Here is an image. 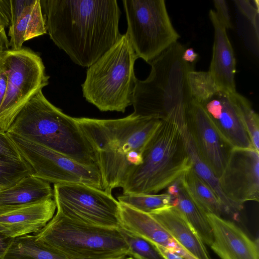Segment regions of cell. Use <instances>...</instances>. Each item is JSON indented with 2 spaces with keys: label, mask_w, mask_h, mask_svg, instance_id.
Masks as SVG:
<instances>
[{
  "label": "cell",
  "mask_w": 259,
  "mask_h": 259,
  "mask_svg": "<svg viewBox=\"0 0 259 259\" xmlns=\"http://www.w3.org/2000/svg\"><path fill=\"white\" fill-rule=\"evenodd\" d=\"M47 32L76 64L89 67L121 38L116 0H43Z\"/></svg>",
  "instance_id": "1"
},
{
  "label": "cell",
  "mask_w": 259,
  "mask_h": 259,
  "mask_svg": "<svg viewBox=\"0 0 259 259\" xmlns=\"http://www.w3.org/2000/svg\"><path fill=\"white\" fill-rule=\"evenodd\" d=\"M75 120L93 154L102 189L111 193L115 188H122L131 170L142 163L143 151L162 118L133 113L118 119Z\"/></svg>",
  "instance_id": "2"
},
{
  "label": "cell",
  "mask_w": 259,
  "mask_h": 259,
  "mask_svg": "<svg viewBox=\"0 0 259 259\" xmlns=\"http://www.w3.org/2000/svg\"><path fill=\"white\" fill-rule=\"evenodd\" d=\"M186 112L164 116L143 151L142 162L128 175L123 194H156L166 189L191 166L184 135Z\"/></svg>",
  "instance_id": "3"
},
{
  "label": "cell",
  "mask_w": 259,
  "mask_h": 259,
  "mask_svg": "<svg viewBox=\"0 0 259 259\" xmlns=\"http://www.w3.org/2000/svg\"><path fill=\"white\" fill-rule=\"evenodd\" d=\"M185 49L177 41L148 63L151 66L149 76L136 83L134 114L162 118L173 112L186 111L193 100L188 74L194 66L182 59Z\"/></svg>",
  "instance_id": "4"
},
{
  "label": "cell",
  "mask_w": 259,
  "mask_h": 259,
  "mask_svg": "<svg viewBox=\"0 0 259 259\" xmlns=\"http://www.w3.org/2000/svg\"><path fill=\"white\" fill-rule=\"evenodd\" d=\"M7 132L40 144L82 164L96 165L75 118L50 102L42 90L27 102Z\"/></svg>",
  "instance_id": "5"
},
{
  "label": "cell",
  "mask_w": 259,
  "mask_h": 259,
  "mask_svg": "<svg viewBox=\"0 0 259 259\" xmlns=\"http://www.w3.org/2000/svg\"><path fill=\"white\" fill-rule=\"evenodd\" d=\"M125 34L88 67L82 84L85 100L101 111L124 112L132 105L137 78L134 65L138 59Z\"/></svg>",
  "instance_id": "6"
},
{
  "label": "cell",
  "mask_w": 259,
  "mask_h": 259,
  "mask_svg": "<svg viewBox=\"0 0 259 259\" xmlns=\"http://www.w3.org/2000/svg\"><path fill=\"white\" fill-rule=\"evenodd\" d=\"M36 239L69 259H122L128 246L119 228L88 225L56 212Z\"/></svg>",
  "instance_id": "7"
},
{
  "label": "cell",
  "mask_w": 259,
  "mask_h": 259,
  "mask_svg": "<svg viewBox=\"0 0 259 259\" xmlns=\"http://www.w3.org/2000/svg\"><path fill=\"white\" fill-rule=\"evenodd\" d=\"M125 33L138 58L152 61L180 37L164 0H124Z\"/></svg>",
  "instance_id": "8"
},
{
  "label": "cell",
  "mask_w": 259,
  "mask_h": 259,
  "mask_svg": "<svg viewBox=\"0 0 259 259\" xmlns=\"http://www.w3.org/2000/svg\"><path fill=\"white\" fill-rule=\"evenodd\" d=\"M0 66L7 77L6 93L0 106V130L7 132L27 103L49 83V76L41 58L30 50L4 51Z\"/></svg>",
  "instance_id": "9"
},
{
  "label": "cell",
  "mask_w": 259,
  "mask_h": 259,
  "mask_svg": "<svg viewBox=\"0 0 259 259\" xmlns=\"http://www.w3.org/2000/svg\"><path fill=\"white\" fill-rule=\"evenodd\" d=\"M7 133L35 177L54 185L81 184L102 189L96 165L82 164L40 144Z\"/></svg>",
  "instance_id": "10"
},
{
  "label": "cell",
  "mask_w": 259,
  "mask_h": 259,
  "mask_svg": "<svg viewBox=\"0 0 259 259\" xmlns=\"http://www.w3.org/2000/svg\"><path fill=\"white\" fill-rule=\"evenodd\" d=\"M57 212L82 223L119 228L120 203L103 189L81 184H55Z\"/></svg>",
  "instance_id": "11"
},
{
  "label": "cell",
  "mask_w": 259,
  "mask_h": 259,
  "mask_svg": "<svg viewBox=\"0 0 259 259\" xmlns=\"http://www.w3.org/2000/svg\"><path fill=\"white\" fill-rule=\"evenodd\" d=\"M222 190L234 204L243 208L248 201H259V151L233 148L219 178Z\"/></svg>",
  "instance_id": "12"
},
{
  "label": "cell",
  "mask_w": 259,
  "mask_h": 259,
  "mask_svg": "<svg viewBox=\"0 0 259 259\" xmlns=\"http://www.w3.org/2000/svg\"><path fill=\"white\" fill-rule=\"evenodd\" d=\"M186 121L200 157L219 178L233 147L224 138L202 105L192 100Z\"/></svg>",
  "instance_id": "13"
},
{
  "label": "cell",
  "mask_w": 259,
  "mask_h": 259,
  "mask_svg": "<svg viewBox=\"0 0 259 259\" xmlns=\"http://www.w3.org/2000/svg\"><path fill=\"white\" fill-rule=\"evenodd\" d=\"M240 95L219 90L200 104L233 148H253L241 116Z\"/></svg>",
  "instance_id": "14"
},
{
  "label": "cell",
  "mask_w": 259,
  "mask_h": 259,
  "mask_svg": "<svg viewBox=\"0 0 259 259\" xmlns=\"http://www.w3.org/2000/svg\"><path fill=\"white\" fill-rule=\"evenodd\" d=\"M54 198L0 207V234L10 238L36 233L53 218Z\"/></svg>",
  "instance_id": "15"
},
{
  "label": "cell",
  "mask_w": 259,
  "mask_h": 259,
  "mask_svg": "<svg viewBox=\"0 0 259 259\" xmlns=\"http://www.w3.org/2000/svg\"><path fill=\"white\" fill-rule=\"evenodd\" d=\"M213 234L210 245L221 259H259L258 241L250 239L234 223L207 214Z\"/></svg>",
  "instance_id": "16"
},
{
  "label": "cell",
  "mask_w": 259,
  "mask_h": 259,
  "mask_svg": "<svg viewBox=\"0 0 259 259\" xmlns=\"http://www.w3.org/2000/svg\"><path fill=\"white\" fill-rule=\"evenodd\" d=\"M10 3L9 46L17 50L25 41L47 32L40 0H10Z\"/></svg>",
  "instance_id": "17"
},
{
  "label": "cell",
  "mask_w": 259,
  "mask_h": 259,
  "mask_svg": "<svg viewBox=\"0 0 259 259\" xmlns=\"http://www.w3.org/2000/svg\"><path fill=\"white\" fill-rule=\"evenodd\" d=\"M119 203L120 227L154 244L168 248L185 259H197L180 245L150 214L137 210L123 203Z\"/></svg>",
  "instance_id": "18"
},
{
  "label": "cell",
  "mask_w": 259,
  "mask_h": 259,
  "mask_svg": "<svg viewBox=\"0 0 259 259\" xmlns=\"http://www.w3.org/2000/svg\"><path fill=\"white\" fill-rule=\"evenodd\" d=\"M209 17L214 30L212 56L208 72L220 90L235 92L236 59L226 32L215 11L210 10Z\"/></svg>",
  "instance_id": "19"
},
{
  "label": "cell",
  "mask_w": 259,
  "mask_h": 259,
  "mask_svg": "<svg viewBox=\"0 0 259 259\" xmlns=\"http://www.w3.org/2000/svg\"><path fill=\"white\" fill-rule=\"evenodd\" d=\"M150 214L192 256L197 259H210L198 233L175 206L169 205Z\"/></svg>",
  "instance_id": "20"
},
{
  "label": "cell",
  "mask_w": 259,
  "mask_h": 259,
  "mask_svg": "<svg viewBox=\"0 0 259 259\" xmlns=\"http://www.w3.org/2000/svg\"><path fill=\"white\" fill-rule=\"evenodd\" d=\"M167 193L171 197V205L183 214L198 233L204 244L210 246L213 242L212 229L207 214L192 198L180 178L168 186Z\"/></svg>",
  "instance_id": "21"
},
{
  "label": "cell",
  "mask_w": 259,
  "mask_h": 259,
  "mask_svg": "<svg viewBox=\"0 0 259 259\" xmlns=\"http://www.w3.org/2000/svg\"><path fill=\"white\" fill-rule=\"evenodd\" d=\"M54 198L50 183L32 174L0 191V207L29 203Z\"/></svg>",
  "instance_id": "22"
},
{
  "label": "cell",
  "mask_w": 259,
  "mask_h": 259,
  "mask_svg": "<svg viewBox=\"0 0 259 259\" xmlns=\"http://www.w3.org/2000/svg\"><path fill=\"white\" fill-rule=\"evenodd\" d=\"M184 135L192 169L215 193L225 208L226 215L237 218L243 208L232 202L223 192L219 178L215 176L197 151L186 121L184 127Z\"/></svg>",
  "instance_id": "23"
},
{
  "label": "cell",
  "mask_w": 259,
  "mask_h": 259,
  "mask_svg": "<svg viewBox=\"0 0 259 259\" xmlns=\"http://www.w3.org/2000/svg\"><path fill=\"white\" fill-rule=\"evenodd\" d=\"M3 259L69 258L28 234L13 238Z\"/></svg>",
  "instance_id": "24"
},
{
  "label": "cell",
  "mask_w": 259,
  "mask_h": 259,
  "mask_svg": "<svg viewBox=\"0 0 259 259\" xmlns=\"http://www.w3.org/2000/svg\"><path fill=\"white\" fill-rule=\"evenodd\" d=\"M185 188L198 206L206 214L221 217L225 208L213 191L191 168L181 177Z\"/></svg>",
  "instance_id": "25"
},
{
  "label": "cell",
  "mask_w": 259,
  "mask_h": 259,
  "mask_svg": "<svg viewBox=\"0 0 259 259\" xmlns=\"http://www.w3.org/2000/svg\"><path fill=\"white\" fill-rule=\"evenodd\" d=\"M119 202L126 204L143 212L153 211L171 205V197L167 193L162 194H122L117 197Z\"/></svg>",
  "instance_id": "26"
},
{
  "label": "cell",
  "mask_w": 259,
  "mask_h": 259,
  "mask_svg": "<svg viewBox=\"0 0 259 259\" xmlns=\"http://www.w3.org/2000/svg\"><path fill=\"white\" fill-rule=\"evenodd\" d=\"M188 81L192 99L199 104L220 90L208 71H190Z\"/></svg>",
  "instance_id": "27"
},
{
  "label": "cell",
  "mask_w": 259,
  "mask_h": 259,
  "mask_svg": "<svg viewBox=\"0 0 259 259\" xmlns=\"http://www.w3.org/2000/svg\"><path fill=\"white\" fill-rule=\"evenodd\" d=\"M31 174V167L24 159L16 160L0 157V191Z\"/></svg>",
  "instance_id": "28"
},
{
  "label": "cell",
  "mask_w": 259,
  "mask_h": 259,
  "mask_svg": "<svg viewBox=\"0 0 259 259\" xmlns=\"http://www.w3.org/2000/svg\"><path fill=\"white\" fill-rule=\"evenodd\" d=\"M119 231L127 246V255L135 259H164L154 244L121 227Z\"/></svg>",
  "instance_id": "29"
},
{
  "label": "cell",
  "mask_w": 259,
  "mask_h": 259,
  "mask_svg": "<svg viewBox=\"0 0 259 259\" xmlns=\"http://www.w3.org/2000/svg\"><path fill=\"white\" fill-rule=\"evenodd\" d=\"M239 105L242 120L253 148L259 151V117L252 108L250 102L240 95Z\"/></svg>",
  "instance_id": "30"
},
{
  "label": "cell",
  "mask_w": 259,
  "mask_h": 259,
  "mask_svg": "<svg viewBox=\"0 0 259 259\" xmlns=\"http://www.w3.org/2000/svg\"><path fill=\"white\" fill-rule=\"evenodd\" d=\"M234 3L240 10L251 23L257 38L258 37V1L248 0L235 1Z\"/></svg>",
  "instance_id": "31"
},
{
  "label": "cell",
  "mask_w": 259,
  "mask_h": 259,
  "mask_svg": "<svg viewBox=\"0 0 259 259\" xmlns=\"http://www.w3.org/2000/svg\"><path fill=\"white\" fill-rule=\"evenodd\" d=\"M0 157L16 160H23L14 142L7 132L0 130Z\"/></svg>",
  "instance_id": "32"
},
{
  "label": "cell",
  "mask_w": 259,
  "mask_h": 259,
  "mask_svg": "<svg viewBox=\"0 0 259 259\" xmlns=\"http://www.w3.org/2000/svg\"><path fill=\"white\" fill-rule=\"evenodd\" d=\"M217 17L220 22L227 29L232 28L229 9L227 2L225 0H214L213 1Z\"/></svg>",
  "instance_id": "33"
},
{
  "label": "cell",
  "mask_w": 259,
  "mask_h": 259,
  "mask_svg": "<svg viewBox=\"0 0 259 259\" xmlns=\"http://www.w3.org/2000/svg\"><path fill=\"white\" fill-rule=\"evenodd\" d=\"M11 20L10 1L0 0V26H9Z\"/></svg>",
  "instance_id": "34"
},
{
  "label": "cell",
  "mask_w": 259,
  "mask_h": 259,
  "mask_svg": "<svg viewBox=\"0 0 259 259\" xmlns=\"http://www.w3.org/2000/svg\"><path fill=\"white\" fill-rule=\"evenodd\" d=\"M154 245L164 259H185L181 255L168 248L156 244Z\"/></svg>",
  "instance_id": "35"
},
{
  "label": "cell",
  "mask_w": 259,
  "mask_h": 259,
  "mask_svg": "<svg viewBox=\"0 0 259 259\" xmlns=\"http://www.w3.org/2000/svg\"><path fill=\"white\" fill-rule=\"evenodd\" d=\"M198 57V54L195 52L193 48L186 49L183 54L182 59L186 62L192 64L195 62Z\"/></svg>",
  "instance_id": "36"
},
{
  "label": "cell",
  "mask_w": 259,
  "mask_h": 259,
  "mask_svg": "<svg viewBox=\"0 0 259 259\" xmlns=\"http://www.w3.org/2000/svg\"><path fill=\"white\" fill-rule=\"evenodd\" d=\"M9 41L6 33L5 28L0 26V56L3 53L9 50Z\"/></svg>",
  "instance_id": "37"
},
{
  "label": "cell",
  "mask_w": 259,
  "mask_h": 259,
  "mask_svg": "<svg viewBox=\"0 0 259 259\" xmlns=\"http://www.w3.org/2000/svg\"><path fill=\"white\" fill-rule=\"evenodd\" d=\"M7 88L6 75L0 66V106L3 102Z\"/></svg>",
  "instance_id": "38"
},
{
  "label": "cell",
  "mask_w": 259,
  "mask_h": 259,
  "mask_svg": "<svg viewBox=\"0 0 259 259\" xmlns=\"http://www.w3.org/2000/svg\"><path fill=\"white\" fill-rule=\"evenodd\" d=\"M13 238L7 237L0 234V259L3 257Z\"/></svg>",
  "instance_id": "39"
},
{
  "label": "cell",
  "mask_w": 259,
  "mask_h": 259,
  "mask_svg": "<svg viewBox=\"0 0 259 259\" xmlns=\"http://www.w3.org/2000/svg\"><path fill=\"white\" fill-rule=\"evenodd\" d=\"M122 259H134V258L130 257H128V258H122Z\"/></svg>",
  "instance_id": "40"
}]
</instances>
